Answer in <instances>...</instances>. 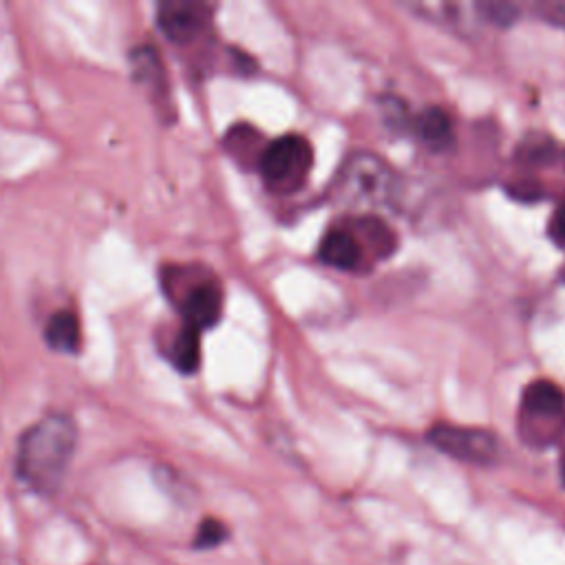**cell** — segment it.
<instances>
[{
    "label": "cell",
    "instance_id": "cell-1",
    "mask_svg": "<svg viewBox=\"0 0 565 565\" xmlns=\"http://www.w3.org/2000/svg\"><path fill=\"white\" fill-rule=\"evenodd\" d=\"M77 444V426L64 413H51L24 430L18 441L15 472L40 494H53L68 470Z\"/></svg>",
    "mask_w": 565,
    "mask_h": 565
},
{
    "label": "cell",
    "instance_id": "cell-2",
    "mask_svg": "<svg viewBox=\"0 0 565 565\" xmlns=\"http://www.w3.org/2000/svg\"><path fill=\"white\" fill-rule=\"evenodd\" d=\"M311 166V148L300 135L274 139L258 157V170L269 185L296 188Z\"/></svg>",
    "mask_w": 565,
    "mask_h": 565
},
{
    "label": "cell",
    "instance_id": "cell-3",
    "mask_svg": "<svg viewBox=\"0 0 565 565\" xmlns=\"http://www.w3.org/2000/svg\"><path fill=\"white\" fill-rule=\"evenodd\" d=\"M393 172L375 154L351 157L340 174V192L351 203H384L391 194Z\"/></svg>",
    "mask_w": 565,
    "mask_h": 565
},
{
    "label": "cell",
    "instance_id": "cell-4",
    "mask_svg": "<svg viewBox=\"0 0 565 565\" xmlns=\"http://www.w3.org/2000/svg\"><path fill=\"white\" fill-rule=\"evenodd\" d=\"M428 441L437 450L470 463H490L499 452L497 437L483 428L437 424L428 430Z\"/></svg>",
    "mask_w": 565,
    "mask_h": 565
},
{
    "label": "cell",
    "instance_id": "cell-5",
    "mask_svg": "<svg viewBox=\"0 0 565 565\" xmlns=\"http://www.w3.org/2000/svg\"><path fill=\"white\" fill-rule=\"evenodd\" d=\"M157 22L168 40L177 44L192 42L210 22V9L190 0H166L157 7Z\"/></svg>",
    "mask_w": 565,
    "mask_h": 565
},
{
    "label": "cell",
    "instance_id": "cell-6",
    "mask_svg": "<svg viewBox=\"0 0 565 565\" xmlns=\"http://www.w3.org/2000/svg\"><path fill=\"white\" fill-rule=\"evenodd\" d=\"M179 309L183 313V324L196 331H205L214 327L221 318V309H223L221 289L210 280H201L190 289H185V294L179 300Z\"/></svg>",
    "mask_w": 565,
    "mask_h": 565
},
{
    "label": "cell",
    "instance_id": "cell-7",
    "mask_svg": "<svg viewBox=\"0 0 565 565\" xmlns=\"http://www.w3.org/2000/svg\"><path fill=\"white\" fill-rule=\"evenodd\" d=\"M318 256L329 267L355 269L362 260V245L349 230H331L320 241Z\"/></svg>",
    "mask_w": 565,
    "mask_h": 565
},
{
    "label": "cell",
    "instance_id": "cell-8",
    "mask_svg": "<svg viewBox=\"0 0 565 565\" xmlns=\"http://www.w3.org/2000/svg\"><path fill=\"white\" fill-rule=\"evenodd\" d=\"M523 411L534 419H556L565 411V395L554 382L536 380L523 391Z\"/></svg>",
    "mask_w": 565,
    "mask_h": 565
},
{
    "label": "cell",
    "instance_id": "cell-9",
    "mask_svg": "<svg viewBox=\"0 0 565 565\" xmlns=\"http://www.w3.org/2000/svg\"><path fill=\"white\" fill-rule=\"evenodd\" d=\"M44 340L55 351L77 353L82 342V329H79L77 316L68 309L55 311L44 327Z\"/></svg>",
    "mask_w": 565,
    "mask_h": 565
},
{
    "label": "cell",
    "instance_id": "cell-10",
    "mask_svg": "<svg viewBox=\"0 0 565 565\" xmlns=\"http://www.w3.org/2000/svg\"><path fill=\"white\" fill-rule=\"evenodd\" d=\"M415 130L433 150H444V148H448L452 143L450 119L437 106H430V108H426V110H422L417 115Z\"/></svg>",
    "mask_w": 565,
    "mask_h": 565
},
{
    "label": "cell",
    "instance_id": "cell-11",
    "mask_svg": "<svg viewBox=\"0 0 565 565\" xmlns=\"http://www.w3.org/2000/svg\"><path fill=\"white\" fill-rule=\"evenodd\" d=\"M170 360L181 373H194L201 362V331L183 324L174 335Z\"/></svg>",
    "mask_w": 565,
    "mask_h": 565
},
{
    "label": "cell",
    "instance_id": "cell-12",
    "mask_svg": "<svg viewBox=\"0 0 565 565\" xmlns=\"http://www.w3.org/2000/svg\"><path fill=\"white\" fill-rule=\"evenodd\" d=\"M227 539V527L218 521V519H205L194 536V547L199 550H207L214 547L218 543H223Z\"/></svg>",
    "mask_w": 565,
    "mask_h": 565
},
{
    "label": "cell",
    "instance_id": "cell-13",
    "mask_svg": "<svg viewBox=\"0 0 565 565\" xmlns=\"http://www.w3.org/2000/svg\"><path fill=\"white\" fill-rule=\"evenodd\" d=\"M483 13L488 20H494L497 24H508L514 20L516 11L512 4H503V2H488V4H481Z\"/></svg>",
    "mask_w": 565,
    "mask_h": 565
},
{
    "label": "cell",
    "instance_id": "cell-14",
    "mask_svg": "<svg viewBox=\"0 0 565 565\" xmlns=\"http://www.w3.org/2000/svg\"><path fill=\"white\" fill-rule=\"evenodd\" d=\"M550 230H552L554 241L565 245V201L556 207V212L552 216V223H550Z\"/></svg>",
    "mask_w": 565,
    "mask_h": 565
},
{
    "label": "cell",
    "instance_id": "cell-15",
    "mask_svg": "<svg viewBox=\"0 0 565 565\" xmlns=\"http://www.w3.org/2000/svg\"><path fill=\"white\" fill-rule=\"evenodd\" d=\"M543 18L550 20L552 24H558L565 29V4H545Z\"/></svg>",
    "mask_w": 565,
    "mask_h": 565
},
{
    "label": "cell",
    "instance_id": "cell-16",
    "mask_svg": "<svg viewBox=\"0 0 565 565\" xmlns=\"http://www.w3.org/2000/svg\"><path fill=\"white\" fill-rule=\"evenodd\" d=\"M561 477H563V483H565V459H563V463H561Z\"/></svg>",
    "mask_w": 565,
    "mask_h": 565
}]
</instances>
